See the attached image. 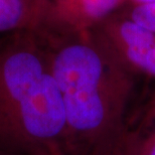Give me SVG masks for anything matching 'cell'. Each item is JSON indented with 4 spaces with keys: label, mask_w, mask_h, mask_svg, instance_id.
<instances>
[{
    "label": "cell",
    "mask_w": 155,
    "mask_h": 155,
    "mask_svg": "<svg viewBox=\"0 0 155 155\" xmlns=\"http://www.w3.org/2000/svg\"><path fill=\"white\" fill-rule=\"evenodd\" d=\"M26 32L0 49V150L69 155L61 91L49 61Z\"/></svg>",
    "instance_id": "obj_1"
},
{
    "label": "cell",
    "mask_w": 155,
    "mask_h": 155,
    "mask_svg": "<svg viewBox=\"0 0 155 155\" xmlns=\"http://www.w3.org/2000/svg\"><path fill=\"white\" fill-rule=\"evenodd\" d=\"M108 64L85 42L61 46L49 60L64 102L69 155H110L124 147L130 87Z\"/></svg>",
    "instance_id": "obj_2"
},
{
    "label": "cell",
    "mask_w": 155,
    "mask_h": 155,
    "mask_svg": "<svg viewBox=\"0 0 155 155\" xmlns=\"http://www.w3.org/2000/svg\"><path fill=\"white\" fill-rule=\"evenodd\" d=\"M33 19L25 0H0V33L27 30Z\"/></svg>",
    "instance_id": "obj_3"
},
{
    "label": "cell",
    "mask_w": 155,
    "mask_h": 155,
    "mask_svg": "<svg viewBox=\"0 0 155 155\" xmlns=\"http://www.w3.org/2000/svg\"><path fill=\"white\" fill-rule=\"evenodd\" d=\"M120 48H139L155 42V33L136 23L135 21H126L119 28Z\"/></svg>",
    "instance_id": "obj_4"
},
{
    "label": "cell",
    "mask_w": 155,
    "mask_h": 155,
    "mask_svg": "<svg viewBox=\"0 0 155 155\" xmlns=\"http://www.w3.org/2000/svg\"><path fill=\"white\" fill-rule=\"evenodd\" d=\"M121 52L130 64L155 77V42L139 48H121Z\"/></svg>",
    "instance_id": "obj_5"
},
{
    "label": "cell",
    "mask_w": 155,
    "mask_h": 155,
    "mask_svg": "<svg viewBox=\"0 0 155 155\" xmlns=\"http://www.w3.org/2000/svg\"><path fill=\"white\" fill-rule=\"evenodd\" d=\"M123 155H155V125L146 132H128L123 147Z\"/></svg>",
    "instance_id": "obj_6"
},
{
    "label": "cell",
    "mask_w": 155,
    "mask_h": 155,
    "mask_svg": "<svg viewBox=\"0 0 155 155\" xmlns=\"http://www.w3.org/2000/svg\"><path fill=\"white\" fill-rule=\"evenodd\" d=\"M82 9L87 16L99 18L115 7L118 0H80Z\"/></svg>",
    "instance_id": "obj_7"
},
{
    "label": "cell",
    "mask_w": 155,
    "mask_h": 155,
    "mask_svg": "<svg viewBox=\"0 0 155 155\" xmlns=\"http://www.w3.org/2000/svg\"><path fill=\"white\" fill-rule=\"evenodd\" d=\"M141 115V119L139 120L137 127L134 131H132L134 134H141L146 132L155 125V94L147 105H145Z\"/></svg>",
    "instance_id": "obj_8"
},
{
    "label": "cell",
    "mask_w": 155,
    "mask_h": 155,
    "mask_svg": "<svg viewBox=\"0 0 155 155\" xmlns=\"http://www.w3.org/2000/svg\"><path fill=\"white\" fill-rule=\"evenodd\" d=\"M25 2L27 3V5H28V7L30 9V11H31L32 15L35 14V0H25Z\"/></svg>",
    "instance_id": "obj_9"
},
{
    "label": "cell",
    "mask_w": 155,
    "mask_h": 155,
    "mask_svg": "<svg viewBox=\"0 0 155 155\" xmlns=\"http://www.w3.org/2000/svg\"><path fill=\"white\" fill-rule=\"evenodd\" d=\"M0 155H27V154H22V153H15V152H10V151L0 150Z\"/></svg>",
    "instance_id": "obj_10"
},
{
    "label": "cell",
    "mask_w": 155,
    "mask_h": 155,
    "mask_svg": "<svg viewBox=\"0 0 155 155\" xmlns=\"http://www.w3.org/2000/svg\"><path fill=\"white\" fill-rule=\"evenodd\" d=\"M138 1L143 2L144 4H152V3H155V0H138Z\"/></svg>",
    "instance_id": "obj_11"
},
{
    "label": "cell",
    "mask_w": 155,
    "mask_h": 155,
    "mask_svg": "<svg viewBox=\"0 0 155 155\" xmlns=\"http://www.w3.org/2000/svg\"><path fill=\"white\" fill-rule=\"evenodd\" d=\"M110 155H123V148H122V149H121V150L117 151V152L113 153V154H110Z\"/></svg>",
    "instance_id": "obj_12"
}]
</instances>
